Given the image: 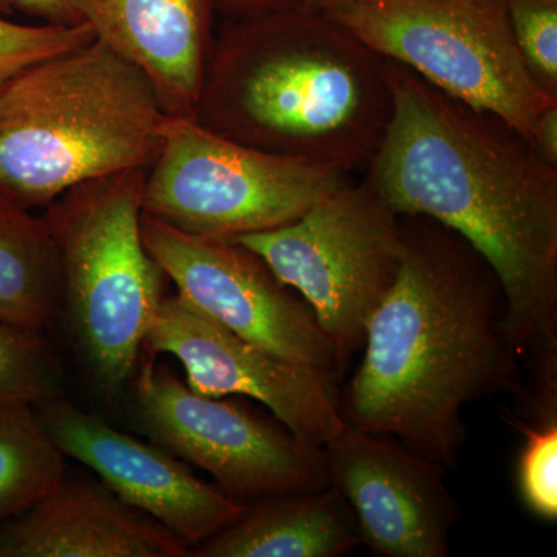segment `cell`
<instances>
[{
	"instance_id": "11",
	"label": "cell",
	"mask_w": 557,
	"mask_h": 557,
	"mask_svg": "<svg viewBox=\"0 0 557 557\" xmlns=\"http://www.w3.org/2000/svg\"><path fill=\"white\" fill-rule=\"evenodd\" d=\"M182 362L186 384L207 397L240 395L262 403L302 442L324 448L346 428L341 381L333 370L277 357L189 307L164 296L145 344Z\"/></svg>"
},
{
	"instance_id": "26",
	"label": "cell",
	"mask_w": 557,
	"mask_h": 557,
	"mask_svg": "<svg viewBox=\"0 0 557 557\" xmlns=\"http://www.w3.org/2000/svg\"><path fill=\"white\" fill-rule=\"evenodd\" d=\"M336 2V0H304L302 7L311 10L324 9L330 3Z\"/></svg>"
},
{
	"instance_id": "19",
	"label": "cell",
	"mask_w": 557,
	"mask_h": 557,
	"mask_svg": "<svg viewBox=\"0 0 557 557\" xmlns=\"http://www.w3.org/2000/svg\"><path fill=\"white\" fill-rule=\"evenodd\" d=\"M525 399L527 416L505 410L504 417L523 437L516 468L520 500L531 515L557 520V397Z\"/></svg>"
},
{
	"instance_id": "25",
	"label": "cell",
	"mask_w": 557,
	"mask_h": 557,
	"mask_svg": "<svg viewBox=\"0 0 557 557\" xmlns=\"http://www.w3.org/2000/svg\"><path fill=\"white\" fill-rule=\"evenodd\" d=\"M530 141L548 163L557 166V104L541 113Z\"/></svg>"
},
{
	"instance_id": "13",
	"label": "cell",
	"mask_w": 557,
	"mask_h": 557,
	"mask_svg": "<svg viewBox=\"0 0 557 557\" xmlns=\"http://www.w3.org/2000/svg\"><path fill=\"white\" fill-rule=\"evenodd\" d=\"M35 410L65 457L89 467L115 496L166 527L189 547L236 522L247 509L197 479L170 450L116 431L64 397Z\"/></svg>"
},
{
	"instance_id": "16",
	"label": "cell",
	"mask_w": 557,
	"mask_h": 557,
	"mask_svg": "<svg viewBox=\"0 0 557 557\" xmlns=\"http://www.w3.org/2000/svg\"><path fill=\"white\" fill-rule=\"evenodd\" d=\"M361 545L354 512L335 486L247 505L236 522L201 542L197 557H343Z\"/></svg>"
},
{
	"instance_id": "8",
	"label": "cell",
	"mask_w": 557,
	"mask_h": 557,
	"mask_svg": "<svg viewBox=\"0 0 557 557\" xmlns=\"http://www.w3.org/2000/svg\"><path fill=\"white\" fill-rule=\"evenodd\" d=\"M309 304L344 373L401 265V215L368 182H348L281 228L234 239Z\"/></svg>"
},
{
	"instance_id": "27",
	"label": "cell",
	"mask_w": 557,
	"mask_h": 557,
	"mask_svg": "<svg viewBox=\"0 0 557 557\" xmlns=\"http://www.w3.org/2000/svg\"><path fill=\"white\" fill-rule=\"evenodd\" d=\"M16 10L11 0H0V16H10Z\"/></svg>"
},
{
	"instance_id": "10",
	"label": "cell",
	"mask_w": 557,
	"mask_h": 557,
	"mask_svg": "<svg viewBox=\"0 0 557 557\" xmlns=\"http://www.w3.org/2000/svg\"><path fill=\"white\" fill-rule=\"evenodd\" d=\"M143 244L189 307L240 338L344 379L338 350L306 299L236 240L189 236L141 212Z\"/></svg>"
},
{
	"instance_id": "4",
	"label": "cell",
	"mask_w": 557,
	"mask_h": 557,
	"mask_svg": "<svg viewBox=\"0 0 557 557\" xmlns=\"http://www.w3.org/2000/svg\"><path fill=\"white\" fill-rule=\"evenodd\" d=\"M168 115L145 73L95 39L0 87V197L47 208L69 189L149 168Z\"/></svg>"
},
{
	"instance_id": "5",
	"label": "cell",
	"mask_w": 557,
	"mask_h": 557,
	"mask_svg": "<svg viewBox=\"0 0 557 557\" xmlns=\"http://www.w3.org/2000/svg\"><path fill=\"white\" fill-rule=\"evenodd\" d=\"M149 168L81 183L42 219L60 252L70 330L91 383L116 397L137 368L163 300V271L141 237Z\"/></svg>"
},
{
	"instance_id": "21",
	"label": "cell",
	"mask_w": 557,
	"mask_h": 557,
	"mask_svg": "<svg viewBox=\"0 0 557 557\" xmlns=\"http://www.w3.org/2000/svg\"><path fill=\"white\" fill-rule=\"evenodd\" d=\"M86 22L76 25H22L0 16V87L25 70L94 42Z\"/></svg>"
},
{
	"instance_id": "22",
	"label": "cell",
	"mask_w": 557,
	"mask_h": 557,
	"mask_svg": "<svg viewBox=\"0 0 557 557\" xmlns=\"http://www.w3.org/2000/svg\"><path fill=\"white\" fill-rule=\"evenodd\" d=\"M523 61L542 89L557 97V0H507Z\"/></svg>"
},
{
	"instance_id": "9",
	"label": "cell",
	"mask_w": 557,
	"mask_h": 557,
	"mask_svg": "<svg viewBox=\"0 0 557 557\" xmlns=\"http://www.w3.org/2000/svg\"><path fill=\"white\" fill-rule=\"evenodd\" d=\"M134 412L157 445L209 472L242 505L330 485L324 448L230 399L197 394L152 362L134 381Z\"/></svg>"
},
{
	"instance_id": "17",
	"label": "cell",
	"mask_w": 557,
	"mask_h": 557,
	"mask_svg": "<svg viewBox=\"0 0 557 557\" xmlns=\"http://www.w3.org/2000/svg\"><path fill=\"white\" fill-rule=\"evenodd\" d=\"M62 304L60 252L46 220L0 197V321L42 333Z\"/></svg>"
},
{
	"instance_id": "20",
	"label": "cell",
	"mask_w": 557,
	"mask_h": 557,
	"mask_svg": "<svg viewBox=\"0 0 557 557\" xmlns=\"http://www.w3.org/2000/svg\"><path fill=\"white\" fill-rule=\"evenodd\" d=\"M62 397V369L42 333L0 321V406Z\"/></svg>"
},
{
	"instance_id": "23",
	"label": "cell",
	"mask_w": 557,
	"mask_h": 557,
	"mask_svg": "<svg viewBox=\"0 0 557 557\" xmlns=\"http://www.w3.org/2000/svg\"><path fill=\"white\" fill-rule=\"evenodd\" d=\"M14 9L46 21V24H81L78 11L72 0H11Z\"/></svg>"
},
{
	"instance_id": "3",
	"label": "cell",
	"mask_w": 557,
	"mask_h": 557,
	"mask_svg": "<svg viewBox=\"0 0 557 557\" xmlns=\"http://www.w3.org/2000/svg\"><path fill=\"white\" fill-rule=\"evenodd\" d=\"M394 108L387 60L321 10L228 20L212 42L194 120L249 148L366 171Z\"/></svg>"
},
{
	"instance_id": "14",
	"label": "cell",
	"mask_w": 557,
	"mask_h": 557,
	"mask_svg": "<svg viewBox=\"0 0 557 557\" xmlns=\"http://www.w3.org/2000/svg\"><path fill=\"white\" fill-rule=\"evenodd\" d=\"M95 39L145 73L172 119H194L214 33V0H72Z\"/></svg>"
},
{
	"instance_id": "15",
	"label": "cell",
	"mask_w": 557,
	"mask_h": 557,
	"mask_svg": "<svg viewBox=\"0 0 557 557\" xmlns=\"http://www.w3.org/2000/svg\"><path fill=\"white\" fill-rule=\"evenodd\" d=\"M177 534L108 486L62 478L24 516L0 528V557H185Z\"/></svg>"
},
{
	"instance_id": "1",
	"label": "cell",
	"mask_w": 557,
	"mask_h": 557,
	"mask_svg": "<svg viewBox=\"0 0 557 557\" xmlns=\"http://www.w3.org/2000/svg\"><path fill=\"white\" fill-rule=\"evenodd\" d=\"M391 121L366 180L399 215L460 234L494 270L523 366L557 358V166L525 135L387 60Z\"/></svg>"
},
{
	"instance_id": "18",
	"label": "cell",
	"mask_w": 557,
	"mask_h": 557,
	"mask_svg": "<svg viewBox=\"0 0 557 557\" xmlns=\"http://www.w3.org/2000/svg\"><path fill=\"white\" fill-rule=\"evenodd\" d=\"M65 475V456L33 406H0V522L22 515Z\"/></svg>"
},
{
	"instance_id": "7",
	"label": "cell",
	"mask_w": 557,
	"mask_h": 557,
	"mask_svg": "<svg viewBox=\"0 0 557 557\" xmlns=\"http://www.w3.org/2000/svg\"><path fill=\"white\" fill-rule=\"evenodd\" d=\"M348 182V172L262 152L194 119L168 116L141 211L189 236L234 240L295 222Z\"/></svg>"
},
{
	"instance_id": "12",
	"label": "cell",
	"mask_w": 557,
	"mask_h": 557,
	"mask_svg": "<svg viewBox=\"0 0 557 557\" xmlns=\"http://www.w3.org/2000/svg\"><path fill=\"white\" fill-rule=\"evenodd\" d=\"M330 485L357 520L361 545L383 557H446L460 519L437 461L388 435L346 426L324 446Z\"/></svg>"
},
{
	"instance_id": "24",
	"label": "cell",
	"mask_w": 557,
	"mask_h": 557,
	"mask_svg": "<svg viewBox=\"0 0 557 557\" xmlns=\"http://www.w3.org/2000/svg\"><path fill=\"white\" fill-rule=\"evenodd\" d=\"M304 0H214L215 10L222 11L228 20L260 16L274 11L302 7Z\"/></svg>"
},
{
	"instance_id": "6",
	"label": "cell",
	"mask_w": 557,
	"mask_h": 557,
	"mask_svg": "<svg viewBox=\"0 0 557 557\" xmlns=\"http://www.w3.org/2000/svg\"><path fill=\"white\" fill-rule=\"evenodd\" d=\"M319 10L370 50L494 113L528 141L541 113L557 104L520 54L507 0H336Z\"/></svg>"
},
{
	"instance_id": "2",
	"label": "cell",
	"mask_w": 557,
	"mask_h": 557,
	"mask_svg": "<svg viewBox=\"0 0 557 557\" xmlns=\"http://www.w3.org/2000/svg\"><path fill=\"white\" fill-rule=\"evenodd\" d=\"M401 265L369 319L339 413L346 426L397 438L453 471L468 438L463 409L518 395L523 361L482 255L435 220L401 215Z\"/></svg>"
}]
</instances>
